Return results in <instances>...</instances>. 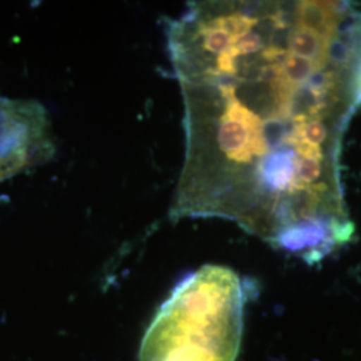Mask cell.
Returning <instances> with one entry per match:
<instances>
[{
    "mask_svg": "<svg viewBox=\"0 0 361 361\" xmlns=\"http://www.w3.org/2000/svg\"><path fill=\"white\" fill-rule=\"evenodd\" d=\"M350 87H352V95L356 107H361V59L356 63L352 79H350Z\"/></svg>",
    "mask_w": 361,
    "mask_h": 361,
    "instance_id": "cell-3",
    "label": "cell"
},
{
    "mask_svg": "<svg viewBox=\"0 0 361 361\" xmlns=\"http://www.w3.org/2000/svg\"><path fill=\"white\" fill-rule=\"evenodd\" d=\"M296 3L195 1L168 27L186 157L171 217L232 219L313 264L355 232L338 180L352 68L285 75Z\"/></svg>",
    "mask_w": 361,
    "mask_h": 361,
    "instance_id": "cell-1",
    "label": "cell"
},
{
    "mask_svg": "<svg viewBox=\"0 0 361 361\" xmlns=\"http://www.w3.org/2000/svg\"><path fill=\"white\" fill-rule=\"evenodd\" d=\"M245 292L235 271L207 265L185 279L143 336L140 361H235Z\"/></svg>",
    "mask_w": 361,
    "mask_h": 361,
    "instance_id": "cell-2",
    "label": "cell"
}]
</instances>
